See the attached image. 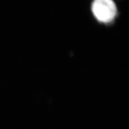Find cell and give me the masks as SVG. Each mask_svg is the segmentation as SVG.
Segmentation results:
<instances>
[{
    "label": "cell",
    "mask_w": 129,
    "mask_h": 129,
    "mask_svg": "<svg viewBox=\"0 0 129 129\" xmlns=\"http://www.w3.org/2000/svg\"><path fill=\"white\" fill-rule=\"evenodd\" d=\"M91 9L96 19L103 23L111 22L117 14V8L113 0H93Z\"/></svg>",
    "instance_id": "1"
}]
</instances>
